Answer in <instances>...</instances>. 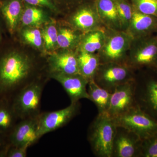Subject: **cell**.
I'll return each mask as SVG.
<instances>
[{
  "label": "cell",
  "mask_w": 157,
  "mask_h": 157,
  "mask_svg": "<svg viewBox=\"0 0 157 157\" xmlns=\"http://www.w3.org/2000/svg\"><path fill=\"white\" fill-rule=\"evenodd\" d=\"M45 55L57 50L58 29L57 19L53 18L42 27Z\"/></svg>",
  "instance_id": "26"
},
{
  "label": "cell",
  "mask_w": 157,
  "mask_h": 157,
  "mask_svg": "<svg viewBox=\"0 0 157 157\" xmlns=\"http://www.w3.org/2000/svg\"><path fill=\"white\" fill-rule=\"evenodd\" d=\"M8 145V135L0 132V156Z\"/></svg>",
  "instance_id": "33"
},
{
  "label": "cell",
  "mask_w": 157,
  "mask_h": 157,
  "mask_svg": "<svg viewBox=\"0 0 157 157\" xmlns=\"http://www.w3.org/2000/svg\"><path fill=\"white\" fill-rule=\"evenodd\" d=\"M25 4L38 6L48 9L51 11L56 18L63 16L61 11L59 9L54 0H23Z\"/></svg>",
  "instance_id": "29"
},
{
  "label": "cell",
  "mask_w": 157,
  "mask_h": 157,
  "mask_svg": "<svg viewBox=\"0 0 157 157\" xmlns=\"http://www.w3.org/2000/svg\"><path fill=\"white\" fill-rule=\"evenodd\" d=\"M29 148L8 145L0 157H26Z\"/></svg>",
  "instance_id": "32"
},
{
  "label": "cell",
  "mask_w": 157,
  "mask_h": 157,
  "mask_svg": "<svg viewBox=\"0 0 157 157\" xmlns=\"http://www.w3.org/2000/svg\"><path fill=\"white\" fill-rule=\"evenodd\" d=\"M120 20L122 31L126 32L132 19L133 7L127 0H113Z\"/></svg>",
  "instance_id": "27"
},
{
  "label": "cell",
  "mask_w": 157,
  "mask_h": 157,
  "mask_svg": "<svg viewBox=\"0 0 157 157\" xmlns=\"http://www.w3.org/2000/svg\"><path fill=\"white\" fill-rule=\"evenodd\" d=\"M49 79L48 76L37 79L20 91L12 99L11 104L19 120L40 115L42 93Z\"/></svg>",
  "instance_id": "3"
},
{
  "label": "cell",
  "mask_w": 157,
  "mask_h": 157,
  "mask_svg": "<svg viewBox=\"0 0 157 157\" xmlns=\"http://www.w3.org/2000/svg\"><path fill=\"white\" fill-rule=\"evenodd\" d=\"M57 19V49L76 50L83 33L61 18Z\"/></svg>",
  "instance_id": "18"
},
{
  "label": "cell",
  "mask_w": 157,
  "mask_h": 157,
  "mask_svg": "<svg viewBox=\"0 0 157 157\" xmlns=\"http://www.w3.org/2000/svg\"><path fill=\"white\" fill-rule=\"evenodd\" d=\"M126 63L135 71L143 69H157L156 36L133 39Z\"/></svg>",
  "instance_id": "5"
},
{
  "label": "cell",
  "mask_w": 157,
  "mask_h": 157,
  "mask_svg": "<svg viewBox=\"0 0 157 157\" xmlns=\"http://www.w3.org/2000/svg\"><path fill=\"white\" fill-rule=\"evenodd\" d=\"M140 157H157V133L142 140Z\"/></svg>",
  "instance_id": "30"
},
{
  "label": "cell",
  "mask_w": 157,
  "mask_h": 157,
  "mask_svg": "<svg viewBox=\"0 0 157 157\" xmlns=\"http://www.w3.org/2000/svg\"><path fill=\"white\" fill-rule=\"evenodd\" d=\"M8 35L6 26L0 16V44L3 42L5 37Z\"/></svg>",
  "instance_id": "34"
},
{
  "label": "cell",
  "mask_w": 157,
  "mask_h": 157,
  "mask_svg": "<svg viewBox=\"0 0 157 157\" xmlns=\"http://www.w3.org/2000/svg\"><path fill=\"white\" fill-rule=\"evenodd\" d=\"M135 72L126 63H103L100 64L94 80L112 93L119 86L135 79Z\"/></svg>",
  "instance_id": "8"
},
{
  "label": "cell",
  "mask_w": 157,
  "mask_h": 157,
  "mask_svg": "<svg viewBox=\"0 0 157 157\" xmlns=\"http://www.w3.org/2000/svg\"><path fill=\"white\" fill-rule=\"evenodd\" d=\"M79 73L88 81L94 80L101 64L98 54L77 50Z\"/></svg>",
  "instance_id": "23"
},
{
  "label": "cell",
  "mask_w": 157,
  "mask_h": 157,
  "mask_svg": "<svg viewBox=\"0 0 157 157\" xmlns=\"http://www.w3.org/2000/svg\"><path fill=\"white\" fill-rule=\"evenodd\" d=\"M59 9L61 11L63 16L71 9L82 4L94 0H54Z\"/></svg>",
  "instance_id": "31"
},
{
  "label": "cell",
  "mask_w": 157,
  "mask_h": 157,
  "mask_svg": "<svg viewBox=\"0 0 157 157\" xmlns=\"http://www.w3.org/2000/svg\"><path fill=\"white\" fill-rule=\"evenodd\" d=\"M106 28L98 29L82 34L77 50L98 54L104 45Z\"/></svg>",
  "instance_id": "22"
},
{
  "label": "cell",
  "mask_w": 157,
  "mask_h": 157,
  "mask_svg": "<svg viewBox=\"0 0 157 157\" xmlns=\"http://www.w3.org/2000/svg\"><path fill=\"white\" fill-rule=\"evenodd\" d=\"M87 86L89 100L96 105L98 113L107 112L112 93L99 86L94 80L89 82Z\"/></svg>",
  "instance_id": "24"
},
{
  "label": "cell",
  "mask_w": 157,
  "mask_h": 157,
  "mask_svg": "<svg viewBox=\"0 0 157 157\" xmlns=\"http://www.w3.org/2000/svg\"><path fill=\"white\" fill-rule=\"evenodd\" d=\"M105 31L106 37L104 45L98 54L101 63H126L133 38L124 31L107 28Z\"/></svg>",
  "instance_id": "6"
},
{
  "label": "cell",
  "mask_w": 157,
  "mask_h": 157,
  "mask_svg": "<svg viewBox=\"0 0 157 157\" xmlns=\"http://www.w3.org/2000/svg\"><path fill=\"white\" fill-rule=\"evenodd\" d=\"M133 8L143 14L157 17V0H130Z\"/></svg>",
  "instance_id": "28"
},
{
  "label": "cell",
  "mask_w": 157,
  "mask_h": 157,
  "mask_svg": "<svg viewBox=\"0 0 157 157\" xmlns=\"http://www.w3.org/2000/svg\"><path fill=\"white\" fill-rule=\"evenodd\" d=\"M157 31V17L143 14L133 7L132 19L127 33L133 39H137L151 36Z\"/></svg>",
  "instance_id": "17"
},
{
  "label": "cell",
  "mask_w": 157,
  "mask_h": 157,
  "mask_svg": "<svg viewBox=\"0 0 157 157\" xmlns=\"http://www.w3.org/2000/svg\"><path fill=\"white\" fill-rule=\"evenodd\" d=\"M138 70L140 73L135 76L136 104L157 121V69Z\"/></svg>",
  "instance_id": "4"
},
{
  "label": "cell",
  "mask_w": 157,
  "mask_h": 157,
  "mask_svg": "<svg viewBox=\"0 0 157 157\" xmlns=\"http://www.w3.org/2000/svg\"><path fill=\"white\" fill-rule=\"evenodd\" d=\"M46 59L48 77L52 73L79 74L77 50L57 49L47 55Z\"/></svg>",
  "instance_id": "14"
},
{
  "label": "cell",
  "mask_w": 157,
  "mask_h": 157,
  "mask_svg": "<svg viewBox=\"0 0 157 157\" xmlns=\"http://www.w3.org/2000/svg\"><path fill=\"white\" fill-rule=\"evenodd\" d=\"M135 78L119 86L112 93L107 113L114 118L137 106L135 99Z\"/></svg>",
  "instance_id": "13"
},
{
  "label": "cell",
  "mask_w": 157,
  "mask_h": 157,
  "mask_svg": "<svg viewBox=\"0 0 157 157\" xmlns=\"http://www.w3.org/2000/svg\"><path fill=\"white\" fill-rule=\"evenodd\" d=\"M24 6L23 0H0V16L10 36L17 32Z\"/></svg>",
  "instance_id": "16"
},
{
  "label": "cell",
  "mask_w": 157,
  "mask_h": 157,
  "mask_svg": "<svg viewBox=\"0 0 157 157\" xmlns=\"http://www.w3.org/2000/svg\"><path fill=\"white\" fill-rule=\"evenodd\" d=\"M39 116L20 120L8 135V145L29 148L38 142Z\"/></svg>",
  "instance_id": "11"
},
{
  "label": "cell",
  "mask_w": 157,
  "mask_h": 157,
  "mask_svg": "<svg viewBox=\"0 0 157 157\" xmlns=\"http://www.w3.org/2000/svg\"><path fill=\"white\" fill-rule=\"evenodd\" d=\"M49 77L61 85L67 94L71 103L78 102L82 99L89 100L87 92L89 81L80 74L52 73L49 75Z\"/></svg>",
  "instance_id": "15"
},
{
  "label": "cell",
  "mask_w": 157,
  "mask_h": 157,
  "mask_svg": "<svg viewBox=\"0 0 157 157\" xmlns=\"http://www.w3.org/2000/svg\"><path fill=\"white\" fill-rule=\"evenodd\" d=\"M59 18L83 34L98 29L106 28L98 15L95 0L78 5Z\"/></svg>",
  "instance_id": "9"
},
{
  "label": "cell",
  "mask_w": 157,
  "mask_h": 157,
  "mask_svg": "<svg viewBox=\"0 0 157 157\" xmlns=\"http://www.w3.org/2000/svg\"><path fill=\"white\" fill-rule=\"evenodd\" d=\"M23 45L45 54L42 27L25 26L17 29L13 37Z\"/></svg>",
  "instance_id": "21"
},
{
  "label": "cell",
  "mask_w": 157,
  "mask_h": 157,
  "mask_svg": "<svg viewBox=\"0 0 157 157\" xmlns=\"http://www.w3.org/2000/svg\"><path fill=\"white\" fill-rule=\"evenodd\" d=\"M53 18L56 17L48 9L25 4L18 29L25 26L42 27Z\"/></svg>",
  "instance_id": "19"
},
{
  "label": "cell",
  "mask_w": 157,
  "mask_h": 157,
  "mask_svg": "<svg viewBox=\"0 0 157 157\" xmlns=\"http://www.w3.org/2000/svg\"><path fill=\"white\" fill-rule=\"evenodd\" d=\"M19 121L11 102H0V132L9 135Z\"/></svg>",
  "instance_id": "25"
},
{
  "label": "cell",
  "mask_w": 157,
  "mask_h": 157,
  "mask_svg": "<svg viewBox=\"0 0 157 157\" xmlns=\"http://www.w3.org/2000/svg\"><path fill=\"white\" fill-rule=\"evenodd\" d=\"M156 33H157V35H156V38H157V31Z\"/></svg>",
  "instance_id": "35"
},
{
  "label": "cell",
  "mask_w": 157,
  "mask_h": 157,
  "mask_svg": "<svg viewBox=\"0 0 157 157\" xmlns=\"http://www.w3.org/2000/svg\"><path fill=\"white\" fill-rule=\"evenodd\" d=\"M101 22L106 28L122 31L116 6L113 0H95Z\"/></svg>",
  "instance_id": "20"
},
{
  "label": "cell",
  "mask_w": 157,
  "mask_h": 157,
  "mask_svg": "<svg viewBox=\"0 0 157 157\" xmlns=\"http://www.w3.org/2000/svg\"><path fill=\"white\" fill-rule=\"evenodd\" d=\"M113 119L117 126L123 127L134 132L142 140L157 133V121L137 105Z\"/></svg>",
  "instance_id": "7"
},
{
  "label": "cell",
  "mask_w": 157,
  "mask_h": 157,
  "mask_svg": "<svg viewBox=\"0 0 157 157\" xmlns=\"http://www.w3.org/2000/svg\"><path fill=\"white\" fill-rule=\"evenodd\" d=\"M127 1H130V0H127Z\"/></svg>",
  "instance_id": "36"
},
{
  "label": "cell",
  "mask_w": 157,
  "mask_h": 157,
  "mask_svg": "<svg viewBox=\"0 0 157 157\" xmlns=\"http://www.w3.org/2000/svg\"><path fill=\"white\" fill-rule=\"evenodd\" d=\"M80 104L71 103L69 106L51 112H41L39 117L38 135L40 139L44 135L64 126L79 113Z\"/></svg>",
  "instance_id": "10"
},
{
  "label": "cell",
  "mask_w": 157,
  "mask_h": 157,
  "mask_svg": "<svg viewBox=\"0 0 157 157\" xmlns=\"http://www.w3.org/2000/svg\"><path fill=\"white\" fill-rule=\"evenodd\" d=\"M45 76L46 56L6 36L0 44V102H11L20 91Z\"/></svg>",
  "instance_id": "1"
},
{
  "label": "cell",
  "mask_w": 157,
  "mask_h": 157,
  "mask_svg": "<svg viewBox=\"0 0 157 157\" xmlns=\"http://www.w3.org/2000/svg\"><path fill=\"white\" fill-rule=\"evenodd\" d=\"M142 142L134 132L117 126L111 157H140Z\"/></svg>",
  "instance_id": "12"
},
{
  "label": "cell",
  "mask_w": 157,
  "mask_h": 157,
  "mask_svg": "<svg viewBox=\"0 0 157 157\" xmlns=\"http://www.w3.org/2000/svg\"><path fill=\"white\" fill-rule=\"evenodd\" d=\"M117 126L107 112L98 113L88 131V140L93 153L98 157H112Z\"/></svg>",
  "instance_id": "2"
}]
</instances>
